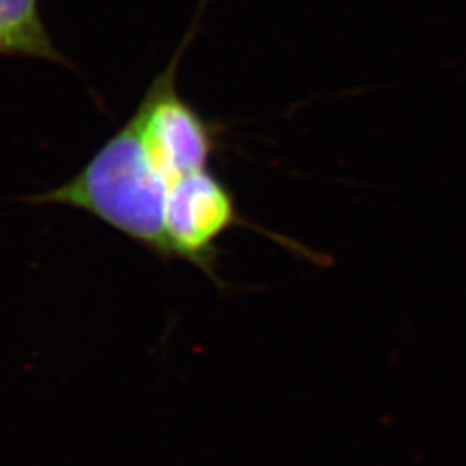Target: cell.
<instances>
[{"label": "cell", "instance_id": "cell-1", "mask_svg": "<svg viewBox=\"0 0 466 466\" xmlns=\"http://www.w3.org/2000/svg\"><path fill=\"white\" fill-rule=\"evenodd\" d=\"M208 2L199 0L167 66L116 134L66 184L28 200L85 211L159 259L184 261L219 283V244L244 218L213 167L221 130L178 86L182 57L199 35Z\"/></svg>", "mask_w": 466, "mask_h": 466}, {"label": "cell", "instance_id": "cell-2", "mask_svg": "<svg viewBox=\"0 0 466 466\" xmlns=\"http://www.w3.org/2000/svg\"><path fill=\"white\" fill-rule=\"evenodd\" d=\"M0 54L66 63L44 26L38 0H0Z\"/></svg>", "mask_w": 466, "mask_h": 466}]
</instances>
